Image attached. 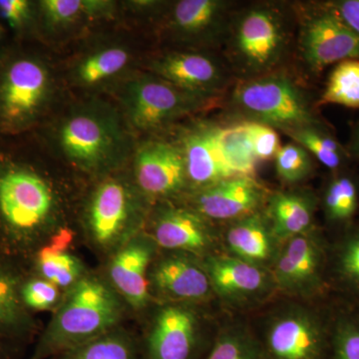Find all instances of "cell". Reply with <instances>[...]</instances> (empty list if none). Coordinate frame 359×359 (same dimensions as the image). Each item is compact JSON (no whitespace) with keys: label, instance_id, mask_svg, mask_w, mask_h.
Segmentation results:
<instances>
[{"label":"cell","instance_id":"30","mask_svg":"<svg viewBox=\"0 0 359 359\" xmlns=\"http://www.w3.org/2000/svg\"><path fill=\"white\" fill-rule=\"evenodd\" d=\"M287 134L330 171L334 173L344 171L349 158L347 149L344 148L325 126L306 127L292 130Z\"/></svg>","mask_w":359,"mask_h":359},{"label":"cell","instance_id":"19","mask_svg":"<svg viewBox=\"0 0 359 359\" xmlns=\"http://www.w3.org/2000/svg\"><path fill=\"white\" fill-rule=\"evenodd\" d=\"M230 2L223 0H180L168 18L172 36L185 43H203L223 32Z\"/></svg>","mask_w":359,"mask_h":359},{"label":"cell","instance_id":"34","mask_svg":"<svg viewBox=\"0 0 359 359\" xmlns=\"http://www.w3.org/2000/svg\"><path fill=\"white\" fill-rule=\"evenodd\" d=\"M332 273L344 290L359 297V224L348 230L335 248Z\"/></svg>","mask_w":359,"mask_h":359},{"label":"cell","instance_id":"7","mask_svg":"<svg viewBox=\"0 0 359 359\" xmlns=\"http://www.w3.org/2000/svg\"><path fill=\"white\" fill-rule=\"evenodd\" d=\"M231 36L235 62L244 72L259 75L278 65L287 48L289 32L280 11L261 6L238 14Z\"/></svg>","mask_w":359,"mask_h":359},{"label":"cell","instance_id":"26","mask_svg":"<svg viewBox=\"0 0 359 359\" xmlns=\"http://www.w3.org/2000/svg\"><path fill=\"white\" fill-rule=\"evenodd\" d=\"M109 1L41 0L36 2V32L53 33L71 28L79 20L108 13Z\"/></svg>","mask_w":359,"mask_h":359},{"label":"cell","instance_id":"6","mask_svg":"<svg viewBox=\"0 0 359 359\" xmlns=\"http://www.w3.org/2000/svg\"><path fill=\"white\" fill-rule=\"evenodd\" d=\"M259 342L266 359H332V320L292 304L271 314Z\"/></svg>","mask_w":359,"mask_h":359},{"label":"cell","instance_id":"11","mask_svg":"<svg viewBox=\"0 0 359 359\" xmlns=\"http://www.w3.org/2000/svg\"><path fill=\"white\" fill-rule=\"evenodd\" d=\"M140 214V201L131 187L121 180H108L96 189L90 201V233L97 244L112 247L128 235Z\"/></svg>","mask_w":359,"mask_h":359},{"label":"cell","instance_id":"21","mask_svg":"<svg viewBox=\"0 0 359 359\" xmlns=\"http://www.w3.org/2000/svg\"><path fill=\"white\" fill-rule=\"evenodd\" d=\"M215 127L211 124L197 125L184 133L180 144L185 158L189 184L198 191L233 176L219 155Z\"/></svg>","mask_w":359,"mask_h":359},{"label":"cell","instance_id":"18","mask_svg":"<svg viewBox=\"0 0 359 359\" xmlns=\"http://www.w3.org/2000/svg\"><path fill=\"white\" fill-rule=\"evenodd\" d=\"M153 255L152 242L138 237L123 245L111 262L109 276L113 287L134 309L145 308L150 299L147 273Z\"/></svg>","mask_w":359,"mask_h":359},{"label":"cell","instance_id":"15","mask_svg":"<svg viewBox=\"0 0 359 359\" xmlns=\"http://www.w3.org/2000/svg\"><path fill=\"white\" fill-rule=\"evenodd\" d=\"M268 197L254 176L237 175L198 191L196 211L207 219L233 222L261 211Z\"/></svg>","mask_w":359,"mask_h":359},{"label":"cell","instance_id":"14","mask_svg":"<svg viewBox=\"0 0 359 359\" xmlns=\"http://www.w3.org/2000/svg\"><path fill=\"white\" fill-rule=\"evenodd\" d=\"M199 340L197 313L185 304H168L156 316L144 359H193Z\"/></svg>","mask_w":359,"mask_h":359},{"label":"cell","instance_id":"32","mask_svg":"<svg viewBox=\"0 0 359 359\" xmlns=\"http://www.w3.org/2000/svg\"><path fill=\"white\" fill-rule=\"evenodd\" d=\"M52 359H140L128 335L114 330Z\"/></svg>","mask_w":359,"mask_h":359},{"label":"cell","instance_id":"10","mask_svg":"<svg viewBox=\"0 0 359 359\" xmlns=\"http://www.w3.org/2000/svg\"><path fill=\"white\" fill-rule=\"evenodd\" d=\"M299 47L306 65L316 72L359 59V35L342 20L332 2L320 4L302 18Z\"/></svg>","mask_w":359,"mask_h":359},{"label":"cell","instance_id":"23","mask_svg":"<svg viewBox=\"0 0 359 359\" xmlns=\"http://www.w3.org/2000/svg\"><path fill=\"white\" fill-rule=\"evenodd\" d=\"M318 199L309 191H285L266 199V212L276 238L285 242L314 228Z\"/></svg>","mask_w":359,"mask_h":359},{"label":"cell","instance_id":"31","mask_svg":"<svg viewBox=\"0 0 359 359\" xmlns=\"http://www.w3.org/2000/svg\"><path fill=\"white\" fill-rule=\"evenodd\" d=\"M318 105L359 109V59H349L334 66Z\"/></svg>","mask_w":359,"mask_h":359},{"label":"cell","instance_id":"2","mask_svg":"<svg viewBox=\"0 0 359 359\" xmlns=\"http://www.w3.org/2000/svg\"><path fill=\"white\" fill-rule=\"evenodd\" d=\"M122 316L114 290L99 278L84 276L65 295L30 359H52L112 332Z\"/></svg>","mask_w":359,"mask_h":359},{"label":"cell","instance_id":"27","mask_svg":"<svg viewBox=\"0 0 359 359\" xmlns=\"http://www.w3.org/2000/svg\"><path fill=\"white\" fill-rule=\"evenodd\" d=\"M215 139L224 165L233 176H254L257 162L245 123L215 127Z\"/></svg>","mask_w":359,"mask_h":359},{"label":"cell","instance_id":"9","mask_svg":"<svg viewBox=\"0 0 359 359\" xmlns=\"http://www.w3.org/2000/svg\"><path fill=\"white\" fill-rule=\"evenodd\" d=\"M327 261V243L316 226L290 238L271 269L275 287L292 297H316L325 289Z\"/></svg>","mask_w":359,"mask_h":359},{"label":"cell","instance_id":"40","mask_svg":"<svg viewBox=\"0 0 359 359\" xmlns=\"http://www.w3.org/2000/svg\"><path fill=\"white\" fill-rule=\"evenodd\" d=\"M332 4L342 20L359 35V0H337Z\"/></svg>","mask_w":359,"mask_h":359},{"label":"cell","instance_id":"22","mask_svg":"<svg viewBox=\"0 0 359 359\" xmlns=\"http://www.w3.org/2000/svg\"><path fill=\"white\" fill-rule=\"evenodd\" d=\"M152 283L158 292L176 301L200 302L212 292L203 266L179 255L165 257L156 264Z\"/></svg>","mask_w":359,"mask_h":359},{"label":"cell","instance_id":"5","mask_svg":"<svg viewBox=\"0 0 359 359\" xmlns=\"http://www.w3.org/2000/svg\"><path fill=\"white\" fill-rule=\"evenodd\" d=\"M233 101L248 121L263 123L285 133L323 126L304 92L282 75L252 78L238 85Z\"/></svg>","mask_w":359,"mask_h":359},{"label":"cell","instance_id":"1","mask_svg":"<svg viewBox=\"0 0 359 359\" xmlns=\"http://www.w3.org/2000/svg\"><path fill=\"white\" fill-rule=\"evenodd\" d=\"M0 136V250L4 257L7 252L32 247L53 210L50 186Z\"/></svg>","mask_w":359,"mask_h":359},{"label":"cell","instance_id":"41","mask_svg":"<svg viewBox=\"0 0 359 359\" xmlns=\"http://www.w3.org/2000/svg\"><path fill=\"white\" fill-rule=\"evenodd\" d=\"M347 152H348L349 156H353V157L359 160V122L353 130Z\"/></svg>","mask_w":359,"mask_h":359},{"label":"cell","instance_id":"4","mask_svg":"<svg viewBox=\"0 0 359 359\" xmlns=\"http://www.w3.org/2000/svg\"><path fill=\"white\" fill-rule=\"evenodd\" d=\"M58 142L71 164L93 173L117 166L130 147L118 113L99 103L88 104L68 116L59 128Z\"/></svg>","mask_w":359,"mask_h":359},{"label":"cell","instance_id":"20","mask_svg":"<svg viewBox=\"0 0 359 359\" xmlns=\"http://www.w3.org/2000/svg\"><path fill=\"white\" fill-rule=\"evenodd\" d=\"M154 241L166 250L202 252L214 244V235L207 219L197 211L167 207L156 216Z\"/></svg>","mask_w":359,"mask_h":359},{"label":"cell","instance_id":"8","mask_svg":"<svg viewBox=\"0 0 359 359\" xmlns=\"http://www.w3.org/2000/svg\"><path fill=\"white\" fill-rule=\"evenodd\" d=\"M120 99L130 124L141 131L176 121L200 109L207 100L154 74L129 79L123 85Z\"/></svg>","mask_w":359,"mask_h":359},{"label":"cell","instance_id":"17","mask_svg":"<svg viewBox=\"0 0 359 359\" xmlns=\"http://www.w3.org/2000/svg\"><path fill=\"white\" fill-rule=\"evenodd\" d=\"M229 256L269 269L282 248L266 212L257 211L231 222L224 235Z\"/></svg>","mask_w":359,"mask_h":359},{"label":"cell","instance_id":"24","mask_svg":"<svg viewBox=\"0 0 359 359\" xmlns=\"http://www.w3.org/2000/svg\"><path fill=\"white\" fill-rule=\"evenodd\" d=\"M22 275L7 257L0 256V341L20 339L29 334L32 320L21 301Z\"/></svg>","mask_w":359,"mask_h":359},{"label":"cell","instance_id":"13","mask_svg":"<svg viewBox=\"0 0 359 359\" xmlns=\"http://www.w3.org/2000/svg\"><path fill=\"white\" fill-rule=\"evenodd\" d=\"M135 176L142 192L152 197H173L189 185L183 151L169 142L142 145L135 158Z\"/></svg>","mask_w":359,"mask_h":359},{"label":"cell","instance_id":"36","mask_svg":"<svg viewBox=\"0 0 359 359\" xmlns=\"http://www.w3.org/2000/svg\"><path fill=\"white\" fill-rule=\"evenodd\" d=\"M332 359H359V314L342 311L332 320Z\"/></svg>","mask_w":359,"mask_h":359},{"label":"cell","instance_id":"39","mask_svg":"<svg viewBox=\"0 0 359 359\" xmlns=\"http://www.w3.org/2000/svg\"><path fill=\"white\" fill-rule=\"evenodd\" d=\"M257 161L275 160L280 146V136L273 127L263 123L244 122Z\"/></svg>","mask_w":359,"mask_h":359},{"label":"cell","instance_id":"29","mask_svg":"<svg viewBox=\"0 0 359 359\" xmlns=\"http://www.w3.org/2000/svg\"><path fill=\"white\" fill-rule=\"evenodd\" d=\"M34 269L37 276L63 289L70 290L85 276L80 259L55 244L41 248L36 252Z\"/></svg>","mask_w":359,"mask_h":359},{"label":"cell","instance_id":"33","mask_svg":"<svg viewBox=\"0 0 359 359\" xmlns=\"http://www.w3.org/2000/svg\"><path fill=\"white\" fill-rule=\"evenodd\" d=\"M207 359H266L261 342L240 325L224 328Z\"/></svg>","mask_w":359,"mask_h":359},{"label":"cell","instance_id":"37","mask_svg":"<svg viewBox=\"0 0 359 359\" xmlns=\"http://www.w3.org/2000/svg\"><path fill=\"white\" fill-rule=\"evenodd\" d=\"M0 22L22 39L36 32V2L0 0Z\"/></svg>","mask_w":359,"mask_h":359},{"label":"cell","instance_id":"12","mask_svg":"<svg viewBox=\"0 0 359 359\" xmlns=\"http://www.w3.org/2000/svg\"><path fill=\"white\" fill-rule=\"evenodd\" d=\"M212 292L222 301L245 306L261 301L275 287L269 269L231 256H209L202 264Z\"/></svg>","mask_w":359,"mask_h":359},{"label":"cell","instance_id":"25","mask_svg":"<svg viewBox=\"0 0 359 359\" xmlns=\"http://www.w3.org/2000/svg\"><path fill=\"white\" fill-rule=\"evenodd\" d=\"M131 60V51L124 45H104L78 61L73 69V80L84 88L102 86L120 76Z\"/></svg>","mask_w":359,"mask_h":359},{"label":"cell","instance_id":"43","mask_svg":"<svg viewBox=\"0 0 359 359\" xmlns=\"http://www.w3.org/2000/svg\"><path fill=\"white\" fill-rule=\"evenodd\" d=\"M6 346L4 342L0 341V359H6Z\"/></svg>","mask_w":359,"mask_h":359},{"label":"cell","instance_id":"28","mask_svg":"<svg viewBox=\"0 0 359 359\" xmlns=\"http://www.w3.org/2000/svg\"><path fill=\"white\" fill-rule=\"evenodd\" d=\"M358 181L346 171L335 172L327 182L323 196L327 221L337 226L349 224L358 212Z\"/></svg>","mask_w":359,"mask_h":359},{"label":"cell","instance_id":"16","mask_svg":"<svg viewBox=\"0 0 359 359\" xmlns=\"http://www.w3.org/2000/svg\"><path fill=\"white\" fill-rule=\"evenodd\" d=\"M150 69L156 76L207 100L224 83V69L219 61L201 52L168 53L153 61Z\"/></svg>","mask_w":359,"mask_h":359},{"label":"cell","instance_id":"38","mask_svg":"<svg viewBox=\"0 0 359 359\" xmlns=\"http://www.w3.org/2000/svg\"><path fill=\"white\" fill-rule=\"evenodd\" d=\"M20 297L28 311H47L57 302L59 287L37 276L22 278Z\"/></svg>","mask_w":359,"mask_h":359},{"label":"cell","instance_id":"35","mask_svg":"<svg viewBox=\"0 0 359 359\" xmlns=\"http://www.w3.org/2000/svg\"><path fill=\"white\" fill-rule=\"evenodd\" d=\"M278 178L287 184H297L308 179L313 171V161L306 149L297 143L282 146L275 158Z\"/></svg>","mask_w":359,"mask_h":359},{"label":"cell","instance_id":"44","mask_svg":"<svg viewBox=\"0 0 359 359\" xmlns=\"http://www.w3.org/2000/svg\"><path fill=\"white\" fill-rule=\"evenodd\" d=\"M0 54H1V51H0Z\"/></svg>","mask_w":359,"mask_h":359},{"label":"cell","instance_id":"3","mask_svg":"<svg viewBox=\"0 0 359 359\" xmlns=\"http://www.w3.org/2000/svg\"><path fill=\"white\" fill-rule=\"evenodd\" d=\"M50 68L33 52L6 48L0 54V136L27 134L50 102Z\"/></svg>","mask_w":359,"mask_h":359},{"label":"cell","instance_id":"42","mask_svg":"<svg viewBox=\"0 0 359 359\" xmlns=\"http://www.w3.org/2000/svg\"><path fill=\"white\" fill-rule=\"evenodd\" d=\"M6 26L2 25L1 22H0V51H4V49H6V47L2 45V41L4 40V37H6Z\"/></svg>","mask_w":359,"mask_h":359}]
</instances>
